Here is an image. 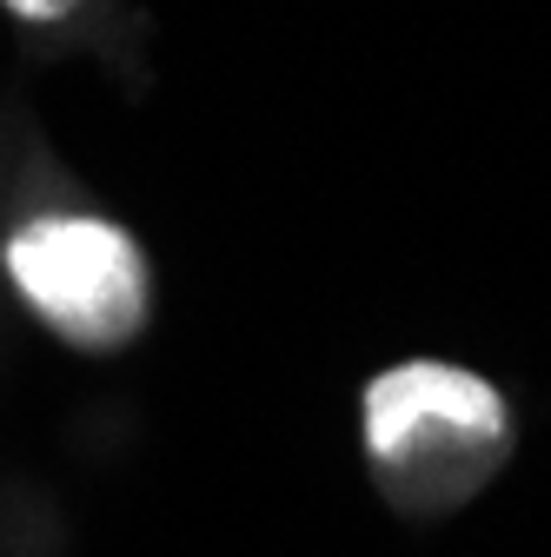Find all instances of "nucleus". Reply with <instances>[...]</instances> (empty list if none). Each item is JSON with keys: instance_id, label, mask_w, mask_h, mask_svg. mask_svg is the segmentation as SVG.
Wrapping results in <instances>:
<instances>
[{"instance_id": "1", "label": "nucleus", "mask_w": 551, "mask_h": 557, "mask_svg": "<svg viewBox=\"0 0 551 557\" xmlns=\"http://www.w3.org/2000/svg\"><path fill=\"white\" fill-rule=\"evenodd\" d=\"M366 445L405 505H458L505 458L499 392L458 366H392L366 392Z\"/></svg>"}, {"instance_id": "2", "label": "nucleus", "mask_w": 551, "mask_h": 557, "mask_svg": "<svg viewBox=\"0 0 551 557\" xmlns=\"http://www.w3.org/2000/svg\"><path fill=\"white\" fill-rule=\"evenodd\" d=\"M8 272L21 299L66 345H87V352L126 345L147 319V259L107 220L60 213V220L21 226L8 246Z\"/></svg>"}, {"instance_id": "3", "label": "nucleus", "mask_w": 551, "mask_h": 557, "mask_svg": "<svg viewBox=\"0 0 551 557\" xmlns=\"http://www.w3.org/2000/svg\"><path fill=\"white\" fill-rule=\"evenodd\" d=\"M8 8L21 14V21H53V14H66L74 0H8Z\"/></svg>"}]
</instances>
